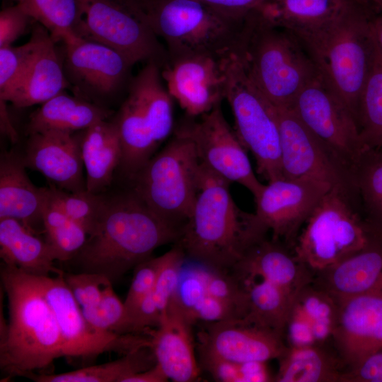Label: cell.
Wrapping results in <instances>:
<instances>
[{
	"label": "cell",
	"mask_w": 382,
	"mask_h": 382,
	"mask_svg": "<svg viewBox=\"0 0 382 382\" xmlns=\"http://www.w3.org/2000/svg\"><path fill=\"white\" fill-rule=\"evenodd\" d=\"M180 233L181 228L154 213L132 188L105 192L96 228L71 260L81 272L99 273L113 282L157 248L176 243Z\"/></svg>",
	"instance_id": "cell-1"
},
{
	"label": "cell",
	"mask_w": 382,
	"mask_h": 382,
	"mask_svg": "<svg viewBox=\"0 0 382 382\" xmlns=\"http://www.w3.org/2000/svg\"><path fill=\"white\" fill-rule=\"evenodd\" d=\"M1 280L8 320H1L0 368L7 378H28L64 357L59 328L34 275L3 263Z\"/></svg>",
	"instance_id": "cell-2"
},
{
	"label": "cell",
	"mask_w": 382,
	"mask_h": 382,
	"mask_svg": "<svg viewBox=\"0 0 382 382\" xmlns=\"http://www.w3.org/2000/svg\"><path fill=\"white\" fill-rule=\"evenodd\" d=\"M230 183L201 163L195 202L176 242L192 260L228 271L250 245L265 238L257 231L253 214L235 203Z\"/></svg>",
	"instance_id": "cell-3"
},
{
	"label": "cell",
	"mask_w": 382,
	"mask_h": 382,
	"mask_svg": "<svg viewBox=\"0 0 382 382\" xmlns=\"http://www.w3.org/2000/svg\"><path fill=\"white\" fill-rule=\"evenodd\" d=\"M236 54L258 90L279 108H291L317 72L299 40L268 21L259 8L245 16Z\"/></svg>",
	"instance_id": "cell-4"
},
{
	"label": "cell",
	"mask_w": 382,
	"mask_h": 382,
	"mask_svg": "<svg viewBox=\"0 0 382 382\" xmlns=\"http://www.w3.org/2000/svg\"><path fill=\"white\" fill-rule=\"evenodd\" d=\"M373 8L376 9L359 4L330 26L301 42L318 72L345 104L356 122L361 93L377 49L372 28L376 13Z\"/></svg>",
	"instance_id": "cell-5"
},
{
	"label": "cell",
	"mask_w": 382,
	"mask_h": 382,
	"mask_svg": "<svg viewBox=\"0 0 382 382\" xmlns=\"http://www.w3.org/2000/svg\"><path fill=\"white\" fill-rule=\"evenodd\" d=\"M173 98L161 73L149 62L131 79L128 94L112 120L121 143L117 170L131 180L173 129Z\"/></svg>",
	"instance_id": "cell-6"
},
{
	"label": "cell",
	"mask_w": 382,
	"mask_h": 382,
	"mask_svg": "<svg viewBox=\"0 0 382 382\" xmlns=\"http://www.w3.org/2000/svg\"><path fill=\"white\" fill-rule=\"evenodd\" d=\"M354 197L332 187L299 233L292 253L313 275L382 240V228L355 209Z\"/></svg>",
	"instance_id": "cell-7"
},
{
	"label": "cell",
	"mask_w": 382,
	"mask_h": 382,
	"mask_svg": "<svg viewBox=\"0 0 382 382\" xmlns=\"http://www.w3.org/2000/svg\"><path fill=\"white\" fill-rule=\"evenodd\" d=\"M168 56L207 54L224 58L236 53L244 18L226 16L200 0H149L141 7Z\"/></svg>",
	"instance_id": "cell-8"
},
{
	"label": "cell",
	"mask_w": 382,
	"mask_h": 382,
	"mask_svg": "<svg viewBox=\"0 0 382 382\" xmlns=\"http://www.w3.org/2000/svg\"><path fill=\"white\" fill-rule=\"evenodd\" d=\"M200 170L193 142L175 131L131 180L132 190L158 216L182 229L195 202Z\"/></svg>",
	"instance_id": "cell-9"
},
{
	"label": "cell",
	"mask_w": 382,
	"mask_h": 382,
	"mask_svg": "<svg viewBox=\"0 0 382 382\" xmlns=\"http://www.w3.org/2000/svg\"><path fill=\"white\" fill-rule=\"evenodd\" d=\"M224 69L225 99L231 108L238 139L254 156L257 172L268 183L284 178L275 106L253 83L236 53L224 59Z\"/></svg>",
	"instance_id": "cell-10"
},
{
	"label": "cell",
	"mask_w": 382,
	"mask_h": 382,
	"mask_svg": "<svg viewBox=\"0 0 382 382\" xmlns=\"http://www.w3.org/2000/svg\"><path fill=\"white\" fill-rule=\"evenodd\" d=\"M81 38L102 43L124 55L133 65L168 58L166 47L147 23L141 7L129 0H80Z\"/></svg>",
	"instance_id": "cell-11"
},
{
	"label": "cell",
	"mask_w": 382,
	"mask_h": 382,
	"mask_svg": "<svg viewBox=\"0 0 382 382\" xmlns=\"http://www.w3.org/2000/svg\"><path fill=\"white\" fill-rule=\"evenodd\" d=\"M64 274L35 276L55 316L64 357L88 359L108 352L127 354L151 347L148 334H117L101 330L85 318L65 282Z\"/></svg>",
	"instance_id": "cell-12"
},
{
	"label": "cell",
	"mask_w": 382,
	"mask_h": 382,
	"mask_svg": "<svg viewBox=\"0 0 382 382\" xmlns=\"http://www.w3.org/2000/svg\"><path fill=\"white\" fill-rule=\"evenodd\" d=\"M291 109L354 172L368 149L361 139L354 117L318 71L299 92Z\"/></svg>",
	"instance_id": "cell-13"
},
{
	"label": "cell",
	"mask_w": 382,
	"mask_h": 382,
	"mask_svg": "<svg viewBox=\"0 0 382 382\" xmlns=\"http://www.w3.org/2000/svg\"><path fill=\"white\" fill-rule=\"evenodd\" d=\"M64 44L69 88L79 98L108 108L107 104L129 86L134 65L119 52L93 40L78 38Z\"/></svg>",
	"instance_id": "cell-14"
},
{
	"label": "cell",
	"mask_w": 382,
	"mask_h": 382,
	"mask_svg": "<svg viewBox=\"0 0 382 382\" xmlns=\"http://www.w3.org/2000/svg\"><path fill=\"white\" fill-rule=\"evenodd\" d=\"M284 178H313L359 197L354 172L318 138L291 108L276 107Z\"/></svg>",
	"instance_id": "cell-15"
},
{
	"label": "cell",
	"mask_w": 382,
	"mask_h": 382,
	"mask_svg": "<svg viewBox=\"0 0 382 382\" xmlns=\"http://www.w3.org/2000/svg\"><path fill=\"white\" fill-rule=\"evenodd\" d=\"M333 187L313 178H281L265 185L255 199V224L261 234L292 247L299 229L316 205Z\"/></svg>",
	"instance_id": "cell-16"
},
{
	"label": "cell",
	"mask_w": 382,
	"mask_h": 382,
	"mask_svg": "<svg viewBox=\"0 0 382 382\" xmlns=\"http://www.w3.org/2000/svg\"><path fill=\"white\" fill-rule=\"evenodd\" d=\"M193 142L200 163L229 183L248 189L256 199L265 185L255 175L244 148L228 125L220 105L189 120L176 130Z\"/></svg>",
	"instance_id": "cell-17"
},
{
	"label": "cell",
	"mask_w": 382,
	"mask_h": 382,
	"mask_svg": "<svg viewBox=\"0 0 382 382\" xmlns=\"http://www.w3.org/2000/svg\"><path fill=\"white\" fill-rule=\"evenodd\" d=\"M225 57L202 54L168 56L161 67L169 94L190 117L209 112L225 99Z\"/></svg>",
	"instance_id": "cell-18"
},
{
	"label": "cell",
	"mask_w": 382,
	"mask_h": 382,
	"mask_svg": "<svg viewBox=\"0 0 382 382\" xmlns=\"http://www.w3.org/2000/svg\"><path fill=\"white\" fill-rule=\"evenodd\" d=\"M338 305L331 340L347 370L382 348V291L352 296Z\"/></svg>",
	"instance_id": "cell-19"
},
{
	"label": "cell",
	"mask_w": 382,
	"mask_h": 382,
	"mask_svg": "<svg viewBox=\"0 0 382 382\" xmlns=\"http://www.w3.org/2000/svg\"><path fill=\"white\" fill-rule=\"evenodd\" d=\"M198 352L236 363L267 362L286 349L282 336L242 319L206 323L197 334Z\"/></svg>",
	"instance_id": "cell-20"
},
{
	"label": "cell",
	"mask_w": 382,
	"mask_h": 382,
	"mask_svg": "<svg viewBox=\"0 0 382 382\" xmlns=\"http://www.w3.org/2000/svg\"><path fill=\"white\" fill-rule=\"evenodd\" d=\"M22 157L26 168L42 173L52 186L69 192L86 190L77 132L52 129L30 134Z\"/></svg>",
	"instance_id": "cell-21"
},
{
	"label": "cell",
	"mask_w": 382,
	"mask_h": 382,
	"mask_svg": "<svg viewBox=\"0 0 382 382\" xmlns=\"http://www.w3.org/2000/svg\"><path fill=\"white\" fill-rule=\"evenodd\" d=\"M31 35L35 42L31 59L18 83L5 100L18 108L42 104L69 88L63 59L49 32L35 22Z\"/></svg>",
	"instance_id": "cell-22"
},
{
	"label": "cell",
	"mask_w": 382,
	"mask_h": 382,
	"mask_svg": "<svg viewBox=\"0 0 382 382\" xmlns=\"http://www.w3.org/2000/svg\"><path fill=\"white\" fill-rule=\"evenodd\" d=\"M192 324L174 299L162 316L159 325L146 333L151 336L156 363L168 378L175 382L194 381L199 375Z\"/></svg>",
	"instance_id": "cell-23"
},
{
	"label": "cell",
	"mask_w": 382,
	"mask_h": 382,
	"mask_svg": "<svg viewBox=\"0 0 382 382\" xmlns=\"http://www.w3.org/2000/svg\"><path fill=\"white\" fill-rule=\"evenodd\" d=\"M287 247L264 238L246 250L231 272L243 282L264 279L297 296L313 282V274Z\"/></svg>",
	"instance_id": "cell-24"
},
{
	"label": "cell",
	"mask_w": 382,
	"mask_h": 382,
	"mask_svg": "<svg viewBox=\"0 0 382 382\" xmlns=\"http://www.w3.org/2000/svg\"><path fill=\"white\" fill-rule=\"evenodd\" d=\"M22 154L4 151L0 157V219L13 218L32 232L43 230L46 187H37L25 173Z\"/></svg>",
	"instance_id": "cell-25"
},
{
	"label": "cell",
	"mask_w": 382,
	"mask_h": 382,
	"mask_svg": "<svg viewBox=\"0 0 382 382\" xmlns=\"http://www.w3.org/2000/svg\"><path fill=\"white\" fill-rule=\"evenodd\" d=\"M359 4L363 3L357 0H268L258 8L268 21L302 42Z\"/></svg>",
	"instance_id": "cell-26"
},
{
	"label": "cell",
	"mask_w": 382,
	"mask_h": 382,
	"mask_svg": "<svg viewBox=\"0 0 382 382\" xmlns=\"http://www.w3.org/2000/svg\"><path fill=\"white\" fill-rule=\"evenodd\" d=\"M313 283L337 302L382 291V240L313 275Z\"/></svg>",
	"instance_id": "cell-27"
},
{
	"label": "cell",
	"mask_w": 382,
	"mask_h": 382,
	"mask_svg": "<svg viewBox=\"0 0 382 382\" xmlns=\"http://www.w3.org/2000/svg\"><path fill=\"white\" fill-rule=\"evenodd\" d=\"M77 134L86 173V190L103 193L110 186L121 161L122 147L117 126L112 119H108Z\"/></svg>",
	"instance_id": "cell-28"
},
{
	"label": "cell",
	"mask_w": 382,
	"mask_h": 382,
	"mask_svg": "<svg viewBox=\"0 0 382 382\" xmlns=\"http://www.w3.org/2000/svg\"><path fill=\"white\" fill-rule=\"evenodd\" d=\"M114 112L64 91L41 104L29 117L27 136L47 130L77 132L110 119Z\"/></svg>",
	"instance_id": "cell-29"
},
{
	"label": "cell",
	"mask_w": 382,
	"mask_h": 382,
	"mask_svg": "<svg viewBox=\"0 0 382 382\" xmlns=\"http://www.w3.org/2000/svg\"><path fill=\"white\" fill-rule=\"evenodd\" d=\"M0 256L3 263L34 276L64 272L54 267L55 260L46 242L13 218L0 219Z\"/></svg>",
	"instance_id": "cell-30"
},
{
	"label": "cell",
	"mask_w": 382,
	"mask_h": 382,
	"mask_svg": "<svg viewBox=\"0 0 382 382\" xmlns=\"http://www.w3.org/2000/svg\"><path fill=\"white\" fill-rule=\"evenodd\" d=\"M279 360L278 382H340L345 371L339 357L318 345L288 346Z\"/></svg>",
	"instance_id": "cell-31"
},
{
	"label": "cell",
	"mask_w": 382,
	"mask_h": 382,
	"mask_svg": "<svg viewBox=\"0 0 382 382\" xmlns=\"http://www.w3.org/2000/svg\"><path fill=\"white\" fill-rule=\"evenodd\" d=\"M248 308L245 323L270 330L283 336L296 296L260 279L243 281Z\"/></svg>",
	"instance_id": "cell-32"
},
{
	"label": "cell",
	"mask_w": 382,
	"mask_h": 382,
	"mask_svg": "<svg viewBox=\"0 0 382 382\" xmlns=\"http://www.w3.org/2000/svg\"><path fill=\"white\" fill-rule=\"evenodd\" d=\"M156 364L151 347H146L108 363L57 374H33L28 378L37 382H125L129 377Z\"/></svg>",
	"instance_id": "cell-33"
},
{
	"label": "cell",
	"mask_w": 382,
	"mask_h": 382,
	"mask_svg": "<svg viewBox=\"0 0 382 382\" xmlns=\"http://www.w3.org/2000/svg\"><path fill=\"white\" fill-rule=\"evenodd\" d=\"M19 4L34 21L49 32L55 42L66 43L81 38L79 34L80 0H21Z\"/></svg>",
	"instance_id": "cell-34"
},
{
	"label": "cell",
	"mask_w": 382,
	"mask_h": 382,
	"mask_svg": "<svg viewBox=\"0 0 382 382\" xmlns=\"http://www.w3.org/2000/svg\"><path fill=\"white\" fill-rule=\"evenodd\" d=\"M357 124L367 149L382 147V54L378 48L359 98Z\"/></svg>",
	"instance_id": "cell-35"
},
{
	"label": "cell",
	"mask_w": 382,
	"mask_h": 382,
	"mask_svg": "<svg viewBox=\"0 0 382 382\" xmlns=\"http://www.w3.org/2000/svg\"><path fill=\"white\" fill-rule=\"evenodd\" d=\"M311 283L299 292L290 315L308 323L312 328L316 345H322L327 340H331L339 305L331 295L313 283L311 286Z\"/></svg>",
	"instance_id": "cell-36"
},
{
	"label": "cell",
	"mask_w": 382,
	"mask_h": 382,
	"mask_svg": "<svg viewBox=\"0 0 382 382\" xmlns=\"http://www.w3.org/2000/svg\"><path fill=\"white\" fill-rule=\"evenodd\" d=\"M43 231L55 260H71L84 245L88 234L79 224L45 201Z\"/></svg>",
	"instance_id": "cell-37"
},
{
	"label": "cell",
	"mask_w": 382,
	"mask_h": 382,
	"mask_svg": "<svg viewBox=\"0 0 382 382\" xmlns=\"http://www.w3.org/2000/svg\"><path fill=\"white\" fill-rule=\"evenodd\" d=\"M354 176L365 216L382 228V147L365 151Z\"/></svg>",
	"instance_id": "cell-38"
},
{
	"label": "cell",
	"mask_w": 382,
	"mask_h": 382,
	"mask_svg": "<svg viewBox=\"0 0 382 382\" xmlns=\"http://www.w3.org/2000/svg\"><path fill=\"white\" fill-rule=\"evenodd\" d=\"M104 192L93 194L88 190L69 192L54 186L46 187V202L62 211L91 234L101 213Z\"/></svg>",
	"instance_id": "cell-39"
},
{
	"label": "cell",
	"mask_w": 382,
	"mask_h": 382,
	"mask_svg": "<svg viewBox=\"0 0 382 382\" xmlns=\"http://www.w3.org/2000/svg\"><path fill=\"white\" fill-rule=\"evenodd\" d=\"M185 256L184 250L178 243L161 255L159 271L154 286L149 296L159 310L161 317L175 299Z\"/></svg>",
	"instance_id": "cell-40"
},
{
	"label": "cell",
	"mask_w": 382,
	"mask_h": 382,
	"mask_svg": "<svg viewBox=\"0 0 382 382\" xmlns=\"http://www.w3.org/2000/svg\"><path fill=\"white\" fill-rule=\"evenodd\" d=\"M81 310L88 321L101 330L133 334L124 302L115 294L112 286L98 303L81 308Z\"/></svg>",
	"instance_id": "cell-41"
},
{
	"label": "cell",
	"mask_w": 382,
	"mask_h": 382,
	"mask_svg": "<svg viewBox=\"0 0 382 382\" xmlns=\"http://www.w3.org/2000/svg\"><path fill=\"white\" fill-rule=\"evenodd\" d=\"M35 38L21 46L0 47V99L5 100L22 78L35 48Z\"/></svg>",
	"instance_id": "cell-42"
},
{
	"label": "cell",
	"mask_w": 382,
	"mask_h": 382,
	"mask_svg": "<svg viewBox=\"0 0 382 382\" xmlns=\"http://www.w3.org/2000/svg\"><path fill=\"white\" fill-rule=\"evenodd\" d=\"M65 282L81 308L98 303L112 282L105 275L81 272L64 273Z\"/></svg>",
	"instance_id": "cell-43"
},
{
	"label": "cell",
	"mask_w": 382,
	"mask_h": 382,
	"mask_svg": "<svg viewBox=\"0 0 382 382\" xmlns=\"http://www.w3.org/2000/svg\"><path fill=\"white\" fill-rule=\"evenodd\" d=\"M161 260V256L155 258L150 257L134 267V277L125 300L123 301L130 324L133 313L141 301L152 291L154 286Z\"/></svg>",
	"instance_id": "cell-44"
},
{
	"label": "cell",
	"mask_w": 382,
	"mask_h": 382,
	"mask_svg": "<svg viewBox=\"0 0 382 382\" xmlns=\"http://www.w3.org/2000/svg\"><path fill=\"white\" fill-rule=\"evenodd\" d=\"M184 313L193 324L198 321L215 323L244 318L238 307L207 294Z\"/></svg>",
	"instance_id": "cell-45"
},
{
	"label": "cell",
	"mask_w": 382,
	"mask_h": 382,
	"mask_svg": "<svg viewBox=\"0 0 382 382\" xmlns=\"http://www.w3.org/2000/svg\"><path fill=\"white\" fill-rule=\"evenodd\" d=\"M34 21L22 5L16 3L0 12V47L12 45Z\"/></svg>",
	"instance_id": "cell-46"
},
{
	"label": "cell",
	"mask_w": 382,
	"mask_h": 382,
	"mask_svg": "<svg viewBox=\"0 0 382 382\" xmlns=\"http://www.w3.org/2000/svg\"><path fill=\"white\" fill-rule=\"evenodd\" d=\"M200 363L217 381L244 382L242 363H236L199 352Z\"/></svg>",
	"instance_id": "cell-47"
},
{
	"label": "cell",
	"mask_w": 382,
	"mask_h": 382,
	"mask_svg": "<svg viewBox=\"0 0 382 382\" xmlns=\"http://www.w3.org/2000/svg\"><path fill=\"white\" fill-rule=\"evenodd\" d=\"M340 382H382V348L345 370Z\"/></svg>",
	"instance_id": "cell-48"
},
{
	"label": "cell",
	"mask_w": 382,
	"mask_h": 382,
	"mask_svg": "<svg viewBox=\"0 0 382 382\" xmlns=\"http://www.w3.org/2000/svg\"><path fill=\"white\" fill-rule=\"evenodd\" d=\"M217 11L234 18H243L268 0H200Z\"/></svg>",
	"instance_id": "cell-49"
},
{
	"label": "cell",
	"mask_w": 382,
	"mask_h": 382,
	"mask_svg": "<svg viewBox=\"0 0 382 382\" xmlns=\"http://www.w3.org/2000/svg\"><path fill=\"white\" fill-rule=\"evenodd\" d=\"M6 101L0 99V129L1 133L6 136L11 142L16 143L18 134L11 120Z\"/></svg>",
	"instance_id": "cell-50"
},
{
	"label": "cell",
	"mask_w": 382,
	"mask_h": 382,
	"mask_svg": "<svg viewBox=\"0 0 382 382\" xmlns=\"http://www.w3.org/2000/svg\"><path fill=\"white\" fill-rule=\"evenodd\" d=\"M168 378L160 366L156 363L154 366L136 374L125 382H165Z\"/></svg>",
	"instance_id": "cell-51"
},
{
	"label": "cell",
	"mask_w": 382,
	"mask_h": 382,
	"mask_svg": "<svg viewBox=\"0 0 382 382\" xmlns=\"http://www.w3.org/2000/svg\"><path fill=\"white\" fill-rule=\"evenodd\" d=\"M372 28L377 48L382 54V11H378L374 16Z\"/></svg>",
	"instance_id": "cell-52"
},
{
	"label": "cell",
	"mask_w": 382,
	"mask_h": 382,
	"mask_svg": "<svg viewBox=\"0 0 382 382\" xmlns=\"http://www.w3.org/2000/svg\"><path fill=\"white\" fill-rule=\"evenodd\" d=\"M361 3L373 6L378 11H382V0H357Z\"/></svg>",
	"instance_id": "cell-53"
},
{
	"label": "cell",
	"mask_w": 382,
	"mask_h": 382,
	"mask_svg": "<svg viewBox=\"0 0 382 382\" xmlns=\"http://www.w3.org/2000/svg\"><path fill=\"white\" fill-rule=\"evenodd\" d=\"M132 3L138 5L139 7H142L149 0H129Z\"/></svg>",
	"instance_id": "cell-54"
},
{
	"label": "cell",
	"mask_w": 382,
	"mask_h": 382,
	"mask_svg": "<svg viewBox=\"0 0 382 382\" xmlns=\"http://www.w3.org/2000/svg\"><path fill=\"white\" fill-rule=\"evenodd\" d=\"M8 1H14L16 4L19 3L21 1V0H8Z\"/></svg>",
	"instance_id": "cell-55"
}]
</instances>
